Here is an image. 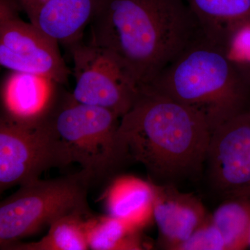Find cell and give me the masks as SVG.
I'll list each match as a JSON object with an SVG mask.
<instances>
[{"instance_id":"1","label":"cell","mask_w":250,"mask_h":250,"mask_svg":"<svg viewBox=\"0 0 250 250\" xmlns=\"http://www.w3.org/2000/svg\"><path fill=\"white\" fill-rule=\"evenodd\" d=\"M90 24V43L113 54L141 88L200 34L187 0H104Z\"/></svg>"},{"instance_id":"2","label":"cell","mask_w":250,"mask_h":250,"mask_svg":"<svg viewBox=\"0 0 250 250\" xmlns=\"http://www.w3.org/2000/svg\"><path fill=\"white\" fill-rule=\"evenodd\" d=\"M118 130L131 160L144 166L152 183L178 187L203 174L211 131L198 113L173 99L143 87Z\"/></svg>"},{"instance_id":"3","label":"cell","mask_w":250,"mask_h":250,"mask_svg":"<svg viewBox=\"0 0 250 250\" xmlns=\"http://www.w3.org/2000/svg\"><path fill=\"white\" fill-rule=\"evenodd\" d=\"M146 86L196 111L211 134L250 108V67L233 62L201 33Z\"/></svg>"},{"instance_id":"4","label":"cell","mask_w":250,"mask_h":250,"mask_svg":"<svg viewBox=\"0 0 250 250\" xmlns=\"http://www.w3.org/2000/svg\"><path fill=\"white\" fill-rule=\"evenodd\" d=\"M93 179L83 170L21 186L0 205V248L39 232L64 215L91 216L87 196Z\"/></svg>"},{"instance_id":"5","label":"cell","mask_w":250,"mask_h":250,"mask_svg":"<svg viewBox=\"0 0 250 250\" xmlns=\"http://www.w3.org/2000/svg\"><path fill=\"white\" fill-rule=\"evenodd\" d=\"M53 119L72 163L80 164L93 182L113 178L131 161L119 134L121 118L109 110L77 103L70 94L59 104Z\"/></svg>"},{"instance_id":"6","label":"cell","mask_w":250,"mask_h":250,"mask_svg":"<svg viewBox=\"0 0 250 250\" xmlns=\"http://www.w3.org/2000/svg\"><path fill=\"white\" fill-rule=\"evenodd\" d=\"M54 113L29 121L1 114L0 192L38 180L49 169L72 164L54 125Z\"/></svg>"},{"instance_id":"7","label":"cell","mask_w":250,"mask_h":250,"mask_svg":"<svg viewBox=\"0 0 250 250\" xmlns=\"http://www.w3.org/2000/svg\"><path fill=\"white\" fill-rule=\"evenodd\" d=\"M79 103L109 110L122 118L132 107L141 87L106 49L82 41L69 47Z\"/></svg>"},{"instance_id":"8","label":"cell","mask_w":250,"mask_h":250,"mask_svg":"<svg viewBox=\"0 0 250 250\" xmlns=\"http://www.w3.org/2000/svg\"><path fill=\"white\" fill-rule=\"evenodd\" d=\"M20 9L17 0H0V65L65 84L70 71L58 42L21 19Z\"/></svg>"},{"instance_id":"9","label":"cell","mask_w":250,"mask_h":250,"mask_svg":"<svg viewBox=\"0 0 250 250\" xmlns=\"http://www.w3.org/2000/svg\"><path fill=\"white\" fill-rule=\"evenodd\" d=\"M205 170L212 190L224 199L250 192V108L212 132Z\"/></svg>"},{"instance_id":"10","label":"cell","mask_w":250,"mask_h":250,"mask_svg":"<svg viewBox=\"0 0 250 250\" xmlns=\"http://www.w3.org/2000/svg\"><path fill=\"white\" fill-rule=\"evenodd\" d=\"M153 186V217L159 231L158 243L162 249L177 250L210 214L198 197L180 191L177 186Z\"/></svg>"},{"instance_id":"11","label":"cell","mask_w":250,"mask_h":250,"mask_svg":"<svg viewBox=\"0 0 250 250\" xmlns=\"http://www.w3.org/2000/svg\"><path fill=\"white\" fill-rule=\"evenodd\" d=\"M31 24L59 44L82 41L104 0H17Z\"/></svg>"},{"instance_id":"12","label":"cell","mask_w":250,"mask_h":250,"mask_svg":"<svg viewBox=\"0 0 250 250\" xmlns=\"http://www.w3.org/2000/svg\"><path fill=\"white\" fill-rule=\"evenodd\" d=\"M1 85L3 113L21 120L52 114L58 106V83L45 77L13 72Z\"/></svg>"},{"instance_id":"13","label":"cell","mask_w":250,"mask_h":250,"mask_svg":"<svg viewBox=\"0 0 250 250\" xmlns=\"http://www.w3.org/2000/svg\"><path fill=\"white\" fill-rule=\"evenodd\" d=\"M105 199L108 215L137 229L142 230L154 220V190L151 182L133 176L117 177Z\"/></svg>"},{"instance_id":"14","label":"cell","mask_w":250,"mask_h":250,"mask_svg":"<svg viewBox=\"0 0 250 250\" xmlns=\"http://www.w3.org/2000/svg\"><path fill=\"white\" fill-rule=\"evenodd\" d=\"M202 35L226 47L238 27L250 22V0H187Z\"/></svg>"},{"instance_id":"15","label":"cell","mask_w":250,"mask_h":250,"mask_svg":"<svg viewBox=\"0 0 250 250\" xmlns=\"http://www.w3.org/2000/svg\"><path fill=\"white\" fill-rule=\"evenodd\" d=\"M141 231L111 215H91L86 220L87 240L90 250L149 249L151 246L143 241Z\"/></svg>"},{"instance_id":"16","label":"cell","mask_w":250,"mask_h":250,"mask_svg":"<svg viewBox=\"0 0 250 250\" xmlns=\"http://www.w3.org/2000/svg\"><path fill=\"white\" fill-rule=\"evenodd\" d=\"M210 220L221 233L226 250H243L250 245V196L224 199L210 214Z\"/></svg>"},{"instance_id":"17","label":"cell","mask_w":250,"mask_h":250,"mask_svg":"<svg viewBox=\"0 0 250 250\" xmlns=\"http://www.w3.org/2000/svg\"><path fill=\"white\" fill-rule=\"evenodd\" d=\"M89 217L79 213L64 215L49 227V231L41 241L16 243L6 250H89L86 233V220Z\"/></svg>"},{"instance_id":"18","label":"cell","mask_w":250,"mask_h":250,"mask_svg":"<svg viewBox=\"0 0 250 250\" xmlns=\"http://www.w3.org/2000/svg\"><path fill=\"white\" fill-rule=\"evenodd\" d=\"M177 250H226L221 233L210 218L197 229Z\"/></svg>"},{"instance_id":"19","label":"cell","mask_w":250,"mask_h":250,"mask_svg":"<svg viewBox=\"0 0 250 250\" xmlns=\"http://www.w3.org/2000/svg\"><path fill=\"white\" fill-rule=\"evenodd\" d=\"M225 49L233 62L250 67V22L245 23L233 32Z\"/></svg>"},{"instance_id":"20","label":"cell","mask_w":250,"mask_h":250,"mask_svg":"<svg viewBox=\"0 0 250 250\" xmlns=\"http://www.w3.org/2000/svg\"><path fill=\"white\" fill-rule=\"evenodd\" d=\"M248 196H250V192L249 194H248Z\"/></svg>"},{"instance_id":"21","label":"cell","mask_w":250,"mask_h":250,"mask_svg":"<svg viewBox=\"0 0 250 250\" xmlns=\"http://www.w3.org/2000/svg\"></svg>"}]
</instances>
